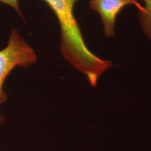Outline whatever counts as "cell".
I'll return each instance as SVG.
<instances>
[{"label":"cell","instance_id":"1","mask_svg":"<svg viewBox=\"0 0 151 151\" xmlns=\"http://www.w3.org/2000/svg\"><path fill=\"white\" fill-rule=\"evenodd\" d=\"M43 1L53 11L60 23L62 54L86 76L91 86H96L100 77L113 66V63L98 57L87 47L73 14L74 6L78 0Z\"/></svg>","mask_w":151,"mask_h":151},{"label":"cell","instance_id":"2","mask_svg":"<svg viewBox=\"0 0 151 151\" xmlns=\"http://www.w3.org/2000/svg\"><path fill=\"white\" fill-rule=\"evenodd\" d=\"M37 60V56L34 49L16 29H12L7 46L0 50V105L7 99L3 86L10 73L17 66L27 67Z\"/></svg>","mask_w":151,"mask_h":151},{"label":"cell","instance_id":"3","mask_svg":"<svg viewBox=\"0 0 151 151\" xmlns=\"http://www.w3.org/2000/svg\"><path fill=\"white\" fill-rule=\"evenodd\" d=\"M88 5L100 16L104 35L106 38L114 36L117 16L124 7L134 5L138 10L142 6L138 0H90Z\"/></svg>","mask_w":151,"mask_h":151},{"label":"cell","instance_id":"4","mask_svg":"<svg viewBox=\"0 0 151 151\" xmlns=\"http://www.w3.org/2000/svg\"><path fill=\"white\" fill-rule=\"evenodd\" d=\"M143 5L138 10V21L144 35L151 40V0H142Z\"/></svg>","mask_w":151,"mask_h":151},{"label":"cell","instance_id":"5","mask_svg":"<svg viewBox=\"0 0 151 151\" xmlns=\"http://www.w3.org/2000/svg\"><path fill=\"white\" fill-rule=\"evenodd\" d=\"M0 2H3L6 5L10 6L17 12V14L20 16H22V18H23L22 11L20 9L19 6L18 0H0Z\"/></svg>","mask_w":151,"mask_h":151},{"label":"cell","instance_id":"6","mask_svg":"<svg viewBox=\"0 0 151 151\" xmlns=\"http://www.w3.org/2000/svg\"><path fill=\"white\" fill-rule=\"evenodd\" d=\"M5 122V116L3 115L0 114V125L2 124H4Z\"/></svg>","mask_w":151,"mask_h":151}]
</instances>
